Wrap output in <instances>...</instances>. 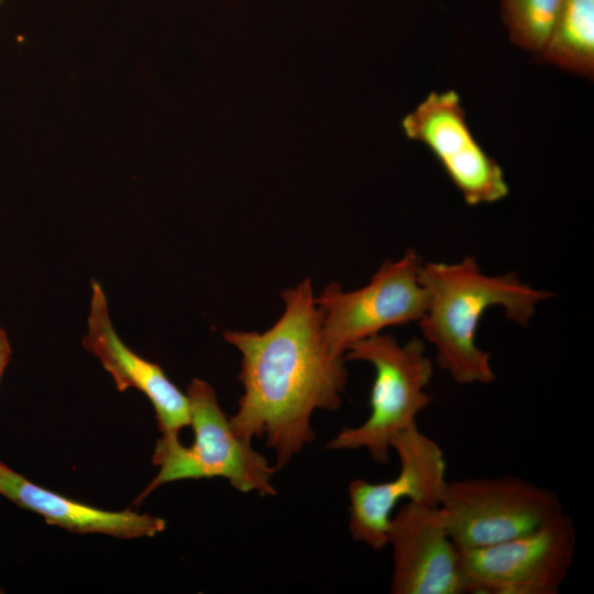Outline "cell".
<instances>
[{"label":"cell","instance_id":"17","mask_svg":"<svg viewBox=\"0 0 594 594\" xmlns=\"http://www.w3.org/2000/svg\"><path fill=\"white\" fill-rule=\"evenodd\" d=\"M1 1V0H0Z\"/></svg>","mask_w":594,"mask_h":594},{"label":"cell","instance_id":"11","mask_svg":"<svg viewBox=\"0 0 594 594\" xmlns=\"http://www.w3.org/2000/svg\"><path fill=\"white\" fill-rule=\"evenodd\" d=\"M84 346L96 355L112 376L118 391L136 388L151 400L162 437L177 438L189 426V402L162 367L130 350L114 331L102 287L92 280L88 333Z\"/></svg>","mask_w":594,"mask_h":594},{"label":"cell","instance_id":"1","mask_svg":"<svg viewBox=\"0 0 594 594\" xmlns=\"http://www.w3.org/2000/svg\"><path fill=\"white\" fill-rule=\"evenodd\" d=\"M282 298L284 312L268 330L223 333L242 356L243 394L230 424L249 441L264 437L276 470L315 439V410L340 407L348 377L345 358L324 344L310 279L285 289Z\"/></svg>","mask_w":594,"mask_h":594},{"label":"cell","instance_id":"8","mask_svg":"<svg viewBox=\"0 0 594 594\" xmlns=\"http://www.w3.org/2000/svg\"><path fill=\"white\" fill-rule=\"evenodd\" d=\"M402 129L431 152L469 206L494 204L508 195L504 170L473 135L457 91L429 92L403 118Z\"/></svg>","mask_w":594,"mask_h":594},{"label":"cell","instance_id":"14","mask_svg":"<svg viewBox=\"0 0 594 594\" xmlns=\"http://www.w3.org/2000/svg\"><path fill=\"white\" fill-rule=\"evenodd\" d=\"M561 3L562 0H501V15L510 41L540 56L557 24Z\"/></svg>","mask_w":594,"mask_h":594},{"label":"cell","instance_id":"12","mask_svg":"<svg viewBox=\"0 0 594 594\" xmlns=\"http://www.w3.org/2000/svg\"><path fill=\"white\" fill-rule=\"evenodd\" d=\"M0 495L41 515L48 525L76 534H103L119 539L155 537L166 528L160 517L129 509L109 512L64 497L26 480L0 461Z\"/></svg>","mask_w":594,"mask_h":594},{"label":"cell","instance_id":"9","mask_svg":"<svg viewBox=\"0 0 594 594\" xmlns=\"http://www.w3.org/2000/svg\"><path fill=\"white\" fill-rule=\"evenodd\" d=\"M399 459L393 480L371 483L355 479L349 484V531L352 538L380 550L387 546L389 522L399 502L439 505L448 480L442 449L417 425L392 441Z\"/></svg>","mask_w":594,"mask_h":594},{"label":"cell","instance_id":"3","mask_svg":"<svg viewBox=\"0 0 594 594\" xmlns=\"http://www.w3.org/2000/svg\"><path fill=\"white\" fill-rule=\"evenodd\" d=\"M344 358L367 362L374 369L370 415L361 425L342 429L327 448L364 449L384 464L389 460L393 439L417 425L418 415L432 402L426 388L433 367L425 341L415 337L400 344L392 334L377 333L353 343Z\"/></svg>","mask_w":594,"mask_h":594},{"label":"cell","instance_id":"4","mask_svg":"<svg viewBox=\"0 0 594 594\" xmlns=\"http://www.w3.org/2000/svg\"><path fill=\"white\" fill-rule=\"evenodd\" d=\"M186 394L194 443L185 447L178 438L166 437L156 441L153 463L160 471L138 501L169 482L211 477L226 479L241 493L276 495L272 484L276 468L233 430L211 385L194 378Z\"/></svg>","mask_w":594,"mask_h":594},{"label":"cell","instance_id":"13","mask_svg":"<svg viewBox=\"0 0 594 594\" xmlns=\"http://www.w3.org/2000/svg\"><path fill=\"white\" fill-rule=\"evenodd\" d=\"M587 79L594 75V0H562L557 24L540 55Z\"/></svg>","mask_w":594,"mask_h":594},{"label":"cell","instance_id":"7","mask_svg":"<svg viewBox=\"0 0 594 594\" xmlns=\"http://www.w3.org/2000/svg\"><path fill=\"white\" fill-rule=\"evenodd\" d=\"M576 529L564 512L526 535L460 549L464 593L557 594L575 554Z\"/></svg>","mask_w":594,"mask_h":594},{"label":"cell","instance_id":"15","mask_svg":"<svg viewBox=\"0 0 594 594\" xmlns=\"http://www.w3.org/2000/svg\"><path fill=\"white\" fill-rule=\"evenodd\" d=\"M11 346L4 330L0 327V380L10 361Z\"/></svg>","mask_w":594,"mask_h":594},{"label":"cell","instance_id":"16","mask_svg":"<svg viewBox=\"0 0 594 594\" xmlns=\"http://www.w3.org/2000/svg\"><path fill=\"white\" fill-rule=\"evenodd\" d=\"M4 591L0 587V593H3Z\"/></svg>","mask_w":594,"mask_h":594},{"label":"cell","instance_id":"6","mask_svg":"<svg viewBox=\"0 0 594 594\" xmlns=\"http://www.w3.org/2000/svg\"><path fill=\"white\" fill-rule=\"evenodd\" d=\"M421 265L410 249L400 258L384 262L359 289L345 292L337 283L326 286L316 302L329 352L344 356L353 343L385 328L419 321L427 307Z\"/></svg>","mask_w":594,"mask_h":594},{"label":"cell","instance_id":"10","mask_svg":"<svg viewBox=\"0 0 594 594\" xmlns=\"http://www.w3.org/2000/svg\"><path fill=\"white\" fill-rule=\"evenodd\" d=\"M387 546L393 551L394 594H461V551L438 505L405 502L393 514Z\"/></svg>","mask_w":594,"mask_h":594},{"label":"cell","instance_id":"5","mask_svg":"<svg viewBox=\"0 0 594 594\" xmlns=\"http://www.w3.org/2000/svg\"><path fill=\"white\" fill-rule=\"evenodd\" d=\"M438 506L460 549L526 535L564 512L554 491L513 475L448 481Z\"/></svg>","mask_w":594,"mask_h":594},{"label":"cell","instance_id":"2","mask_svg":"<svg viewBox=\"0 0 594 594\" xmlns=\"http://www.w3.org/2000/svg\"><path fill=\"white\" fill-rule=\"evenodd\" d=\"M420 282L427 293L418 321L424 339L436 349L438 365L459 384L495 380L490 353L476 343L482 316L493 307L526 326L539 302L552 293L524 283L514 272L486 275L472 256L455 263L422 262Z\"/></svg>","mask_w":594,"mask_h":594}]
</instances>
